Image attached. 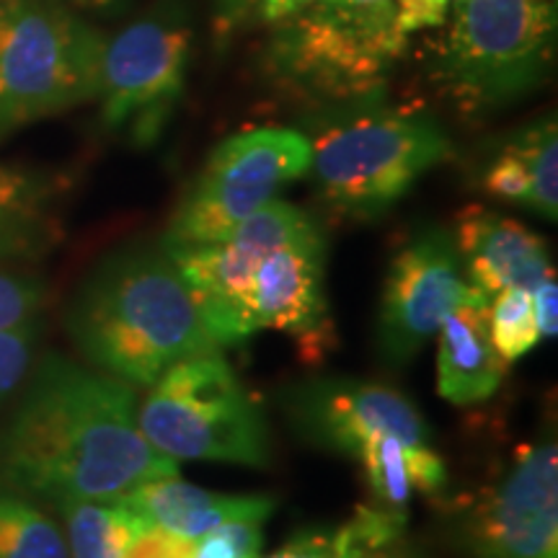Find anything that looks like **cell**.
Here are the masks:
<instances>
[{"mask_svg":"<svg viewBox=\"0 0 558 558\" xmlns=\"http://www.w3.org/2000/svg\"><path fill=\"white\" fill-rule=\"evenodd\" d=\"M311 3H316V0H262L259 16H262V21H267L269 26H275V24H279V21L292 16V13L308 9Z\"/></svg>","mask_w":558,"mask_h":558,"instance_id":"cell-31","label":"cell"},{"mask_svg":"<svg viewBox=\"0 0 558 558\" xmlns=\"http://www.w3.org/2000/svg\"><path fill=\"white\" fill-rule=\"evenodd\" d=\"M47 303L45 279L26 267H0V331L39 318Z\"/></svg>","mask_w":558,"mask_h":558,"instance_id":"cell-25","label":"cell"},{"mask_svg":"<svg viewBox=\"0 0 558 558\" xmlns=\"http://www.w3.org/2000/svg\"><path fill=\"white\" fill-rule=\"evenodd\" d=\"M137 388L60 352L34 362L0 427V484L45 507L120 499L140 484L179 476L137 424Z\"/></svg>","mask_w":558,"mask_h":558,"instance_id":"cell-1","label":"cell"},{"mask_svg":"<svg viewBox=\"0 0 558 558\" xmlns=\"http://www.w3.org/2000/svg\"><path fill=\"white\" fill-rule=\"evenodd\" d=\"M460 0H393L396 24L411 37L422 29H437L442 26Z\"/></svg>","mask_w":558,"mask_h":558,"instance_id":"cell-28","label":"cell"},{"mask_svg":"<svg viewBox=\"0 0 558 558\" xmlns=\"http://www.w3.org/2000/svg\"><path fill=\"white\" fill-rule=\"evenodd\" d=\"M0 5H3V0H0Z\"/></svg>","mask_w":558,"mask_h":558,"instance_id":"cell-32","label":"cell"},{"mask_svg":"<svg viewBox=\"0 0 558 558\" xmlns=\"http://www.w3.org/2000/svg\"><path fill=\"white\" fill-rule=\"evenodd\" d=\"M486 320L494 347L507 365L525 357L541 341L530 290L509 288L494 295L488 300Z\"/></svg>","mask_w":558,"mask_h":558,"instance_id":"cell-23","label":"cell"},{"mask_svg":"<svg viewBox=\"0 0 558 558\" xmlns=\"http://www.w3.org/2000/svg\"><path fill=\"white\" fill-rule=\"evenodd\" d=\"M65 331L88 367L150 388L181 360L220 352L160 243L111 251L65 308Z\"/></svg>","mask_w":558,"mask_h":558,"instance_id":"cell-2","label":"cell"},{"mask_svg":"<svg viewBox=\"0 0 558 558\" xmlns=\"http://www.w3.org/2000/svg\"><path fill=\"white\" fill-rule=\"evenodd\" d=\"M192 541L143 522L124 550V558H192Z\"/></svg>","mask_w":558,"mask_h":558,"instance_id":"cell-27","label":"cell"},{"mask_svg":"<svg viewBox=\"0 0 558 558\" xmlns=\"http://www.w3.org/2000/svg\"><path fill=\"white\" fill-rule=\"evenodd\" d=\"M362 463L375 505L407 512L411 494H437L448 484V469L435 448H416L393 435H375L354 456Z\"/></svg>","mask_w":558,"mask_h":558,"instance_id":"cell-20","label":"cell"},{"mask_svg":"<svg viewBox=\"0 0 558 558\" xmlns=\"http://www.w3.org/2000/svg\"><path fill=\"white\" fill-rule=\"evenodd\" d=\"M104 39L62 0L0 5V143L29 124L94 101Z\"/></svg>","mask_w":558,"mask_h":558,"instance_id":"cell-6","label":"cell"},{"mask_svg":"<svg viewBox=\"0 0 558 558\" xmlns=\"http://www.w3.org/2000/svg\"><path fill=\"white\" fill-rule=\"evenodd\" d=\"M137 424L153 448L177 463H271L267 416L220 352L166 369L137 403Z\"/></svg>","mask_w":558,"mask_h":558,"instance_id":"cell-7","label":"cell"},{"mask_svg":"<svg viewBox=\"0 0 558 558\" xmlns=\"http://www.w3.org/2000/svg\"><path fill=\"white\" fill-rule=\"evenodd\" d=\"M190 29L177 19L135 21L104 41L99 90L101 124L153 145L169 124L190 68Z\"/></svg>","mask_w":558,"mask_h":558,"instance_id":"cell-9","label":"cell"},{"mask_svg":"<svg viewBox=\"0 0 558 558\" xmlns=\"http://www.w3.org/2000/svg\"><path fill=\"white\" fill-rule=\"evenodd\" d=\"M407 41L393 5L367 11L316 0L275 24L264 68L303 101L365 104L386 90Z\"/></svg>","mask_w":558,"mask_h":558,"instance_id":"cell-5","label":"cell"},{"mask_svg":"<svg viewBox=\"0 0 558 558\" xmlns=\"http://www.w3.org/2000/svg\"><path fill=\"white\" fill-rule=\"evenodd\" d=\"M308 140L318 197L354 222L388 215L424 173L456 156L435 117L399 109L360 111Z\"/></svg>","mask_w":558,"mask_h":558,"instance_id":"cell-4","label":"cell"},{"mask_svg":"<svg viewBox=\"0 0 558 558\" xmlns=\"http://www.w3.org/2000/svg\"><path fill=\"white\" fill-rule=\"evenodd\" d=\"M530 298H533V313L535 324H538L541 339H554L558 331V284L556 275L543 279L535 290H530Z\"/></svg>","mask_w":558,"mask_h":558,"instance_id":"cell-29","label":"cell"},{"mask_svg":"<svg viewBox=\"0 0 558 558\" xmlns=\"http://www.w3.org/2000/svg\"><path fill=\"white\" fill-rule=\"evenodd\" d=\"M58 192L45 173L0 163V267H26L58 246Z\"/></svg>","mask_w":558,"mask_h":558,"instance_id":"cell-18","label":"cell"},{"mask_svg":"<svg viewBox=\"0 0 558 558\" xmlns=\"http://www.w3.org/2000/svg\"><path fill=\"white\" fill-rule=\"evenodd\" d=\"M308 171L311 140L298 130L256 128L222 140L179 199L160 246L173 251L226 239Z\"/></svg>","mask_w":558,"mask_h":558,"instance_id":"cell-8","label":"cell"},{"mask_svg":"<svg viewBox=\"0 0 558 558\" xmlns=\"http://www.w3.org/2000/svg\"><path fill=\"white\" fill-rule=\"evenodd\" d=\"M50 509L60 514L70 558H124L143 527L120 499H65Z\"/></svg>","mask_w":558,"mask_h":558,"instance_id":"cell-21","label":"cell"},{"mask_svg":"<svg viewBox=\"0 0 558 558\" xmlns=\"http://www.w3.org/2000/svg\"><path fill=\"white\" fill-rule=\"evenodd\" d=\"M469 303L486 300L471 288L452 230L418 228L390 259L375 326L378 357L403 367L435 339L452 311Z\"/></svg>","mask_w":558,"mask_h":558,"instance_id":"cell-11","label":"cell"},{"mask_svg":"<svg viewBox=\"0 0 558 558\" xmlns=\"http://www.w3.org/2000/svg\"><path fill=\"white\" fill-rule=\"evenodd\" d=\"M488 197L533 209L543 220L558 218V130L556 117H543L507 137L481 169Z\"/></svg>","mask_w":558,"mask_h":558,"instance_id":"cell-16","label":"cell"},{"mask_svg":"<svg viewBox=\"0 0 558 558\" xmlns=\"http://www.w3.org/2000/svg\"><path fill=\"white\" fill-rule=\"evenodd\" d=\"M326 259L329 239L313 215L264 251L243 290L241 324L246 341L275 329L295 339L305 357L316 360L333 347L337 337L326 292Z\"/></svg>","mask_w":558,"mask_h":558,"instance_id":"cell-12","label":"cell"},{"mask_svg":"<svg viewBox=\"0 0 558 558\" xmlns=\"http://www.w3.org/2000/svg\"><path fill=\"white\" fill-rule=\"evenodd\" d=\"M452 235L471 288L486 303L509 288L535 290L543 279L556 275L548 243L494 209L481 205L460 209Z\"/></svg>","mask_w":558,"mask_h":558,"instance_id":"cell-14","label":"cell"},{"mask_svg":"<svg viewBox=\"0 0 558 558\" xmlns=\"http://www.w3.org/2000/svg\"><path fill=\"white\" fill-rule=\"evenodd\" d=\"M259 3L262 0H215V26L228 37L259 11Z\"/></svg>","mask_w":558,"mask_h":558,"instance_id":"cell-30","label":"cell"},{"mask_svg":"<svg viewBox=\"0 0 558 558\" xmlns=\"http://www.w3.org/2000/svg\"><path fill=\"white\" fill-rule=\"evenodd\" d=\"M0 558H70L65 533L41 501L0 484Z\"/></svg>","mask_w":558,"mask_h":558,"instance_id":"cell-22","label":"cell"},{"mask_svg":"<svg viewBox=\"0 0 558 558\" xmlns=\"http://www.w3.org/2000/svg\"><path fill=\"white\" fill-rule=\"evenodd\" d=\"M264 522H228L192 541V558H259Z\"/></svg>","mask_w":558,"mask_h":558,"instance_id":"cell-26","label":"cell"},{"mask_svg":"<svg viewBox=\"0 0 558 558\" xmlns=\"http://www.w3.org/2000/svg\"><path fill=\"white\" fill-rule=\"evenodd\" d=\"M469 558H558V445L541 437L452 520Z\"/></svg>","mask_w":558,"mask_h":558,"instance_id":"cell-10","label":"cell"},{"mask_svg":"<svg viewBox=\"0 0 558 558\" xmlns=\"http://www.w3.org/2000/svg\"><path fill=\"white\" fill-rule=\"evenodd\" d=\"M554 39V0H460L432 83L460 117L484 120L543 86Z\"/></svg>","mask_w":558,"mask_h":558,"instance_id":"cell-3","label":"cell"},{"mask_svg":"<svg viewBox=\"0 0 558 558\" xmlns=\"http://www.w3.org/2000/svg\"><path fill=\"white\" fill-rule=\"evenodd\" d=\"M120 501L145 525L169 530L181 538H199L228 522H267L277 509V499L271 494L207 492L179 476L140 484Z\"/></svg>","mask_w":558,"mask_h":558,"instance_id":"cell-15","label":"cell"},{"mask_svg":"<svg viewBox=\"0 0 558 558\" xmlns=\"http://www.w3.org/2000/svg\"><path fill=\"white\" fill-rule=\"evenodd\" d=\"M277 407L300 442L357 456L375 435H393L427 448L432 429L401 390L357 378H305L277 393Z\"/></svg>","mask_w":558,"mask_h":558,"instance_id":"cell-13","label":"cell"},{"mask_svg":"<svg viewBox=\"0 0 558 558\" xmlns=\"http://www.w3.org/2000/svg\"><path fill=\"white\" fill-rule=\"evenodd\" d=\"M267 558H427L409 535L407 512L360 505L337 525L305 527Z\"/></svg>","mask_w":558,"mask_h":558,"instance_id":"cell-19","label":"cell"},{"mask_svg":"<svg viewBox=\"0 0 558 558\" xmlns=\"http://www.w3.org/2000/svg\"><path fill=\"white\" fill-rule=\"evenodd\" d=\"M41 331H45L41 316L26 320L16 329L0 331V407L19 393L26 375L32 373Z\"/></svg>","mask_w":558,"mask_h":558,"instance_id":"cell-24","label":"cell"},{"mask_svg":"<svg viewBox=\"0 0 558 558\" xmlns=\"http://www.w3.org/2000/svg\"><path fill=\"white\" fill-rule=\"evenodd\" d=\"M486 303L460 305L445 318L437 337V393L452 407H476L492 399L507 378L488 333Z\"/></svg>","mask_w":558,"mask_h":558,"instance_id":"cell-17","label":"cell"}]
</instances>
